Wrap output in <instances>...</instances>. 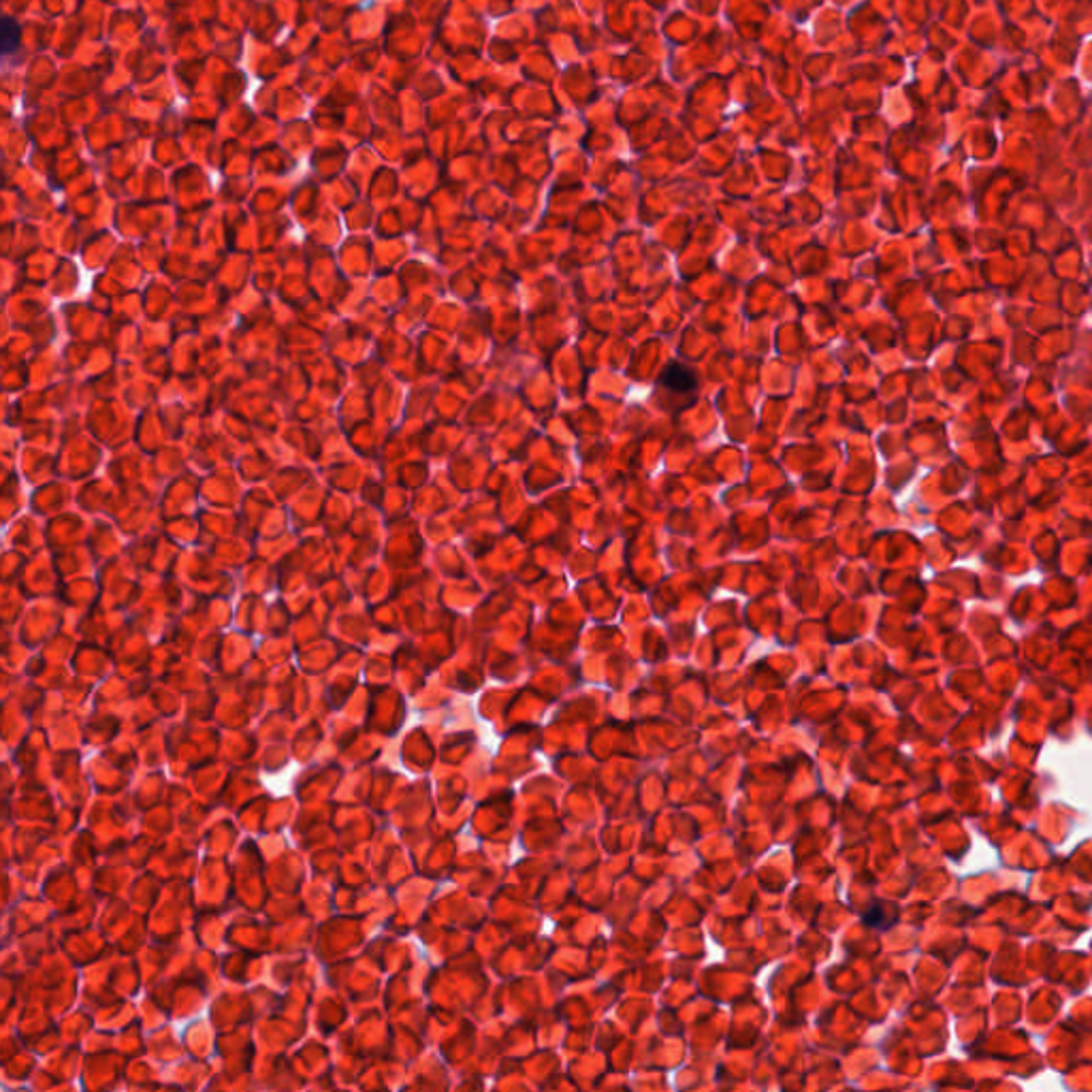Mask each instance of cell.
<instances>
[{"label":"cell","mask_w":1092,"mask_h":1092,"mask_svg":"<svg viewBox=\"0 0 1092 1092\" xmlns=\"http://www.w3.org/2000/svg\"><path fill=\"white\" fill-rule=\"evenodd\" d=\"M660 384L674 391V393H687V391H691L693 384H696V378H693V373L687 370V367L674 363L668 365L666 370L662 372Z\"/></svg>","instance_id":"1"},{"label":"cell","mask_w":1092,"mask_h":1092,"mask_svg":"<svg viewBox=\"0 0 1092 1092\" xmlns=\"http://www.w3.org/2000/svg\"><path fill=\"white\" fill-rule=\"evenodd\" d=\"M3 53H14L17 50V45H20V26H17V22L14 17H5L3 20Z\"/></svg>","instance_id":"2"}]
</instances>
